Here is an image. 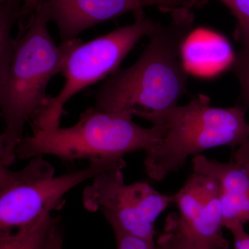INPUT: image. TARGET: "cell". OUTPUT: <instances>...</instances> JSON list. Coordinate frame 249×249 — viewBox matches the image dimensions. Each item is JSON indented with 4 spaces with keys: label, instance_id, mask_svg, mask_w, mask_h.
<instances>
[{
    "label": "cell",
    "instance_id": "obj_10",
    "mask_svg": "<svg viewBox=\"0 0 249 249\" xmlns=\"http://www.w3.org/2000/svg\"><path fill=\"white\" fill-rule=\"evenodd\" d=\"M193 170L217 180L223 209V226L249 223V172L235 160L229 162L209 160L204 155L193 158Z\"/></svg>",
    "mask_w": 249,
    "mask_h": 249
},
{
    "label": "cell",
    "instance_id": "obj_5",
    "mask_svg": "<svg viewBox=\"0 0 249 249\" xmlns=\"http://www.w3.org/2000/svg\"><path fill=\"white\" fill-rule=\"evenodd\" d=\"M124 159L90 162L86 168L55 176L53 165L39 155L14 171L0 165V232H9L58 210L63 196L80 183L114 168L124 169Z\"/></svg>",
    "mask_w": 249,
    "mask_h": 249
},
{
    "label": "cell",
    "instance_id": "obj_7",
    "mask_svg": "<svg viewBox=\"0 0 249 249\" xmlns=\"http://www.w3.org/2000/svg\"><path fill=\"white\" fill-rule=\"evenodd\" d=\"M121 168L98 174L83 193V204L90 212L101 211L112 229L154 241L157 218L170 204L165 196L148 183L126 184Z\"/></svg>",
    "mask_w": 249,
    "mask_h": 249
},
{
    "label": "cell",
    "instance_id": "obj_13",
    "mask_svg": "<svg viewBox=\"0 0 249 249\" xmlns=\"http://www.w3.org/2000/svg\"><path fill=\"white\" fill-rule=\"evenodd\" d=\"M157 249H199L181 230L176 213L169 214L165 220L164 232L157 240Z\"/></svg>",
    "mask_w": 249,
    "mask_h": 249
},
{
    "label": "cell",
    "instance_id": "obj_19",
    "mask_svg": "<svg viewBox=\"0 0 249 249\" xmlns=\"http://www.w3.org/2000/svg\"><path fill=\"white\" fill-rule=\"evenodd\" d=\"M60 221L55 223L52 228L47 249H62L63 247V234L59 227Z\"/></svg>",
    "mask_w": 249,
    "mask_h": 249
},
{
    "label": "cell",
    "instance_id": "obj_16",
    "mask_svg": "<svg viewBox=\"0 0 249 249\" xmlns=\"http://www.w3.org/2000/svg\"><path fill=\"white\" fill-rule=\"evenodd\" d=\"M117 249H157L155 241H149L142 237L114 229Z\"/></svg>",
    "mask_w": 249,
    "mask_h": 249
},
{
    "label": "cell",
    "instance_id": "obj_8",
    "mask_svg": "<svg viewBox=\"0 0 249 249\" xmlns=\"http://www.w3.org/2000/svg\"><path fill=\"white\" fill-rule=\"evenodd\" d=\"M180 229L199 249H229L223 234V209L217 180L193 171L173 195Z\"/></svg>",
    "mask_w": 249,
    "mask_h": 249
},
{
    "label": "cell",
    "instance_id": "obj_11",
    "mask_svg": "<svg viewBox=\"0 0 249 249\" xmlns=\"http://www.w3.org/2000/svg\"><path fill=\"white\" fill-rule=\"evenodd\" d=\"M60 217L45 213L12 231L0 232V249H47L51 232Z\"/></svg>",
    "mask_w": 249,
    "mask_h": 249
},
{
    "label": "cell",
    "instance_id": "obj_6",
    "mask_svg": "<svg viewBox=\"0 0 249 249\" xmlns=\"http://www.w3.org/2000/svg\"><path fill=\"white\" fill-rule=\"evenodd\" d=\"M135 16L133 24L89 42L83 43L76 39L62 69L65 85L52 98L39 129L59 127L65 105L79 91L114 73L137 42L153 32L157 23L145 17L143 12Z\"/></svg>",
    "mask_w": 249,
    "mask_h": 249
},
{
    "label": "cell",
    "instance_id": "obj_18",
    "mask_svg": "<svg viewBox=\"0 0 249 249\" xmlns=\"http://www.w3.org/2000/svg\"><path fill=\"white\" fill-rule=\"evenodd\" d=\"M235 161L249 172V138L237 147L235 152Z\"/></svg>",
    "mask_w": 249,
    "mask_h": 249
},
{
    "label": "cell",
    "instance_id": "obj_17",
    "mask_svg": "<svg viewBox=\"0 0 249 249\" xmlns=\"http://www.w3.org/2000/svg\"><path fill=\"white\" fill-rule=\"evenodd\" d=\"M228 230L233 237L234 249H249V233L246 231L245 226L235 224Z\"/></svg>",
    "mask_w": 249,
    "mask_h": 249
},
{
    "label": "cell",
    "instance_id": "obj_20",
    "mask_svg": "<svg viewBox=\"0 0 249 249\" xmlns=\"http://www.w3.org/2000/svg\"><path fill=\"white\" fill-rule=\"evenodd\" d=\"M37 1L38 0H27L22 7L23 14L26 15L33 12L37 4Z\"/></svg>",
    "mask_w": 249,
    "mask_h": 249
},
{
    "label": "cell",
    "instance_id": "obj_14",
    "mask_svg": "<svg viewBox=\"0 0 249 249\" xmlns=\"http://www.w3.org/2000/svg\"><path fill=\"white\" fill-rule=\"evenodd\" d=\"M241 42L242 48L232 58L231 70L240 83L242 101L249 109V37Z\"/></svg>",
    "mask_w": 249,
    "mask_h": 249
},
{
    "label": "cell",
    "instance_id": "obj_12",
    "mask_svg": "<svg viewBox=\"0 0 249 249\" xmlns=\"http://www.w3.org/2000/svg\"><path fill=\"white\" fill-rule=\"evenodd\" d=\"M22 16L19 6L0 5V81L7 74L16 49L17 40L11 37V29L18 18Z\"/></svg>",
    "mask_w": 249,
    "mask_h": 249
},
{
    "label": "cell",
    "instance_id": "obj_15",
    "mask_svg": "<svg viewBox=\"0 0 249 249\" xmlns=\"http://www.w3.org/2000/svg\"><path fill=\"white\" fill-rule=\"evenodd\" d=\"M227 6L237 20V34L242 41L249 37V0H218Z\"/></svg>",
    "mask_w": 249,
    "mask_h": 249
},
{
    "label": "cell",
    "instance_id": "obj_1",
    "mask_svg": "<svg viewBox=\"0 0 249 249\" xmlns=\"http://www.w3.org/2000/svg\"><path fill=\"white\" fill-rule=\"evenodd\" d=\"M193 23L188 7L173 10L165 25L157 23L138 60L118 69L96 91L94 107L145 119L178 106L187 89L183 53Z\"/></svg>",
    "mask_w": 249,
    "mask_h": 249
},
{
    "label": "cell",
    "instance_id": "obj_9",
    "mask_svg": "<svg viewBox=\"0 0 249 249\" xmlns=\"http://www.w3.org/2000/svg\"><path fill=\"white\" fill-rule=\"evenodd\" d=\"M50 22L56 24L62 42L77 38L82 32L129 12H143L149 6L164 11L196 4V0H41Z\"/></svg>",
    "mask_w": 249,
    "mask_h": 249
},
{
    "label": "cell",
    "instance_id": "obj_4",
    "mask_svg": "<svg viewBox=\"0 0 249 249\" xmlns=\"http://www.w3.org/2000/svg\"><path fill=\"white\" fill-rule=\"evenodd\" d=\"M33 132L18 142L17 158L49 155L67 161L121 160L129 152L150 150L160 139V129L139 125L130 114L95 107L83 111L71 127L33 129Z\"/></svg>",
    "mask_w": 249,
    "mask_h": 249
},
{
    "label": "cell",
    "instance_id": "obj_3",
    "mask_svg": "<svg viewBox=\"0 0 249 249\" xmlns=\"http://www.w3.org/2000/svg\"><path fill=\"white\" fill-rule=\"evenodd\" d=\"M247 108L213 107L200 94L188 104L145 117L160 129L158 143L145 152V170L155 181L164 179L184 165L188 157L214 147L235 148L249 138Z\"/></svg>",
    "mask_w": 249,
    "mask_h": 249
},
{
    "label": "cell",
    "instance_id": "obj_2",
    "mask_svg": "<svg viewBox=\"0 0 249 249\" xmlns=\"http://www.w3.org/2000/svg\"><path fill=\"white\" fill-rule=\"evenodd\" d=\"M49 22L38 0L27 29L16 40L7 74L0 81V107L6 123L0 137V165L4 166L17 158L16 148L26 124L32 121L35 128L43 121L52 99L46 92L47 85L62 71L76 40L57 45L49 32Z\"/></svg>",
    "mask_w": 249,
    "mask_h": 249
},
{
    "label": "cell",
    "instance_id": "obj_21",
    "mask_svg": "<svg viewBox=\"0 0 249 249\" xmlns=\"http://www.w3.org/2000/svg\"><path fill=\"white\" fill-rule=\"evenodd\" d=\"M24 1L25 2L27 0H0L1 4H8L15 5V6H19L21 1Z\"/></svg>",
    "mask_w": 249,
    "mask_h": 249
}]
</instances>
